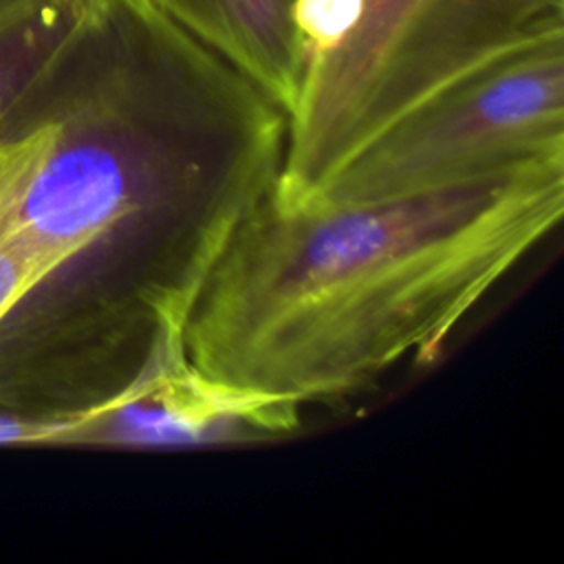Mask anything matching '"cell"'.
<instances>
[{
	"label": "cell",
	"mask_w": 564,
	"mask_h": 564,
	"mask_svg": "<svg viewBox=\"0 0 564 564\" xmlns=\"http://www.w3.org/2000/svg\"><path fill=\"white\" fill-rule=\"evenodd\" d=\"M564 33V0H359L348 31L308 59L273 198L306 203L392 119L482 64Z\"/></svg>",
	"instance_id": "cell-3"
},
{
	"label": "cell",
	"mask_w": 564,
	"mask_h": 564,
	"mask_svg": "<svg viewBox=\"0 0 564 564\" xmlns=\"http://www.w3.org/2000/svg\"><path fill=\"white\" fill-rule=\"evenodd\" d=\"M286 112L150 0H104L0 123L44 280L0 319V408L70 414L185 350L282 172Z\"/></svg>",
	"instance_id": "cell-1"
},
{
	"label": "cell",
	"mask_w": 564,
	"mask_h": 564,
	"mask_svg": "<svg viewBox=\"0 0 564 564\" xmlns=\"http://www.w3.org/2000/svg\"><path fill=\"white\" fill-rule=\"evenodd\" d=\"M302 405L295 397L223 379L178 350L108 399L59 414L55 445L165 449L273 441L302 427Z\"/></svg>",
	"instance_id": "cell-5"
},
{
	"label": "cell",
	"mask_w": 564,
	"mask_h": 564,
	"mask_svg": "<svg viewBox=\"0 0 564 564\" xmlns=\"http://www.w3.org/2000/svg\"><path fill=\"white\" fill-rule=\"evenodd\" d=\"M538 163H564V33L496 57L419 101L366 139L302 205L427 194Z\"/></svg>",
	"instance_id": "cell-4"
},
{
	"label": "cell",
	"mask_w": 564,
	"mask_h": 564,
	"mask_svg": "<svg viewBox=\"0 0 564 564\" xmlns=\"http://www.w3.org/2000/svg\"><path fill=\"white\" fill-rule=\"evenodd\" d=\"M104 0H0V123Z\"/></svg>",
	"instance_id": "cell-7"
},
{
	"label": "cell",
	"mask_w": 564,
	"mask_h": 564,
	"mask_svg": "<svg viewBox=\"0 0 564 564\" xmlns=\"http://www.w3.org/2000/svg\"><path fill=\"white\" fill-rule=\"evenodd\" d=\"M357 9L359 0H295L293 18L306 51V64L348 31Z\"/></svg>",
	"instance_id": "cell-9"
},
{
	"label": "cell",
	"mask_w": 564,
	"mask_h": 564,
	"mask_svg": "<svg viewBox=\"0 0 564 564\" xmlns=\"http://www.w3.org/2000/svg\"><path fill=\"white\" fill-rule=\"evenodd\" d=\"M44 278V267L18 231L15 223L0 225V319Z\"/></svg>",
	"instance_id": "cell-8"
},
{
	"label": "cell",
	"mask_w": 564,
	"mask_h": 564,
	"mask_svg": "<svg viewBox=\"0 0 564 564\" xmlns=\"http://www.w3.org/2000/svg\"><path fill=\"white\" fill-rule=\"evenodd\" d=\"M150 2L291 115L306 70V51L293 18L295 0Z\"/></svg>",
	"instance_id": "cell-6"
},
{
	"label": "cell",
	"mask_w": 564,
	"mask_h": 564,
	"mask_svg": "<svg viewBox=\"0 0 564 564\" xmlns=\"http://www.w3.org/2000/svg\"><path fill=\"white\" fill-rule=\"evenodd\" d=\"M59 414H26L0 408V445H55Z\"/></svg>",
	"instance_id": "cell-10"
},
{
	"label": "cell",
	"mask_w": 564,
	"mask_h": 564,
	"mask_svg": "<svg viewBox=\"0 0 564 564\" xmlns=\"http://www.w3.org/2000/svg\"><path fill=\"white\" fill-rule=\"evenodd\" d=\"M564 163L366 203L286 207L234 229L185 328L200 368L302 403L348 397L458 324L562 220Z\"/></svg>",
	"instance_id": "cell-2"
}]
</instances>
